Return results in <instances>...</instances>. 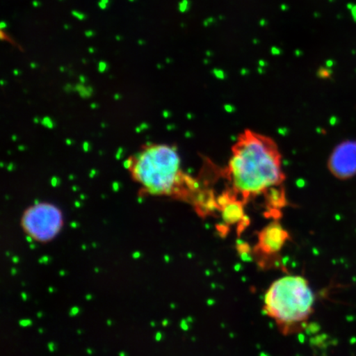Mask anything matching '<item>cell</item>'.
Masks as SVG:
<instances>
[{"instance_id":"obj_1","label":"cell","mask_w":356,"mask_h":356,"mask_svg":"<svg viewBox=\"0 0 356 356\" xmlns=\"http://www.w3.org/2000/svg\"><path fill=\"white\" fill-rule=\"evenodd\" d=\"M226 175L244 202L278 188L286 179L278 145L268 136L245 131L233 146Z\"/></svg>"},{"instance_id":"obj_2","label":"cell","mask_w":356,"mask_h":356,"mask_svg":"<svg viewBox=\"0 0 356 356\" xmlns=\"http://www.w3.org/2000/svg\"><path fill=\"white\" fill-rule=\"evenodd\" d=\"M127 168L145 193L186 200L193 204L203 190L182 171L175 147L151 145L129 160Z\"/></svg>"},{"instance_id":"obj_3","label":"cell","mask_w":356,"mask_h":356,"mask_svg":"<svg viewBox=\"0 0 356 356\" xmlns=\"http://www.w3.org/2000/svg\"><path fill=\"white\" fill-rule=\"evenodd\" d=\"M315 297L308 280L289 275L271 284L265 296V313L277 323L283 333L305 323L314 311Z\"/></svg>"},{"instance_id":"obj_4","label":"cell","mask_w":356,"mask_h":356,"mask_svg":"<svg viewBox=\"0 0 356 356\" xmlns=\"http://www.w3.org/2000/svg\"><path fill=\"white\" fill-rule=\"evenodd\" d=\"M22 225L25 232L40 242L54 238L63 225V216L54 204L38 203L26 210L22 216Z\"/></svg>"},{"instance_id":"obj_5","label":"cell","mask_w":356,"mask_h":356,"mask_svg":"<svg viewBox=\"0 0 356 356\" xmlns=\"http://www.w3.org/2000/svg\"><path fill=\"white\" fill-rule=\"evenodd\" d=\"M327 168L332 175L345 181L356 176V140L338 144L328 159Z\"/></svg>"},{"instance_id":"obj_6","label":"cell","mask_w":356,"mask_h":356,"mask_svg":"<svg viewBox=\"0 0 356 356\" xmlns=\"http://www.w3.org/2000/svg\"><path fill=\"white\" fill-rule=\"evenodd\" d=\"M289 239L287 230L278 221L271 222L258 233V242L254 252L264 257L277 256Z\"/></svg>"},{"instance_id":"obj_7","label":"cell","mask_w":356,"mask_h":356,"mask_svg":"<svg viewBox=\"0 0 356 356\" xmlns=\"http://www.w3.org/2000/svg\"><path fill=\"white\" fill-rule=\"evenodd\" d=\"M216 200L225 224L226 225H238V233L243 232L250 222L245 215L243 200L238 199L232 190L222 193Z\"/></svg>"},{"instance_id":"obj_8","label":"cell","mask_w":356,"mask_h":356,"mask_svg":"<svg viewBox=\"0 0 356 356\" xmlns=\"http://www.w3.org/2000/svg\"><path fill=\"white\" fill-rule=\"evenodd\" d=\"M238 253L244 261H250L251 257L249 253L251 252V248L248 243H240L237 246Z\"/></svg>"},{"instance_id":"obj_9","label":"cell","mask_w":356,"mask_h":356,"mask_svg":"<svg viewBox=\"0 0 356 356\" xmlns=\"http://www.w3.org/2000/svg\"><path fill=\"white\" fill-rule=\"evenodd\" d=\"M191 3L189 0H181V1L178 3V11L181 13H185L190 10Z\"/></svg>"},{"instance_id":"obj_10","label":"cell","mask_w":356,"mask_h":356,"mask_svg":"<svg viewBox=\"0 0 356 356\" xmlns=\"http://www.w3.org/2000/svg\"><path fill=\"white\" fill-rule=\"evenodd\" d=\"M71 15L75 17V19H77L79 21H83L87 19V15H84L83 13L77 11V10H73L71 12Z\"/></svg>"},{"instance_id":"obj_11","label":"cell","mask_w":356,"mask_h":356,"mask_svg":"<svg viewBox=\"0 0 356 356\" xmlns=\"http://www.w3.org/2000/svg\"><path fill=\"white\" fill-rule=\"evenodd\" d=\"M213 22H215V19H213V17H210V19L204 21L203 25L204 26H206V28H207V26L213 24Z\"/></svg>"},{"instance_id":"obj_12","label":"cell","mask_w":356,"mask_h":356,"mask_svg":"<svg viewBox=\"0 0 356 356\" xmlns=\"http://www.w3.org/2000/svg\"><path fill=\"white\" fill-rule=\"evenodd\" d=\"M97 6L99 7L100 10H106V8H108V4H106L104 3H102V1H100L99 0V2L97 3Z\"/></svg>"},{"instance_id":"obj_13","label":"cell","mask_w":356,"mask_h":356,"mask_svg":"<svg viewBox=\"0 0 356 356\" xmlns=\"http://www.w3.org/2000/svg\"><path fill=\"white\" fill-rule=\"evenodd\" d=\"M84 35H86L87 38H90L95 35V32H93L92 30H87L86 32L84 33Z\"/></svg>"},{"instance_id":"obj_14","label":"cell","mask_w":356,"mask_h":356,"mask_svg":"<svg viewBox=\"0 0 356 356\" xmlns=\"http://www.w3.org/2000/svg\"><path fill=\"white\" fill-rule=\"evenodd\" d=\"M271 53H273V55H280L282 51H280L279 48L273 47L271 48Z\"/></svg>"},{"instance_id":"obj_15","label":"cell","mask_w":356,"mask_h":356,"mask_svg":"<svg viewBox=\"0 0 356 356\" xmlns=\"http://www.w3.org/2000/svg\"><path fill=\"white\" fill-rule=\"evenodd\" d=\"M7 26H8V24L6 21L3 20L1 22H0V29H1V30L6 29H7Z\"/></svg>"},{"instance_id":"obj_16","label":"cell","mask_w":356,"mask_h":356,"mask_svg":"<svg viewBox=\"0 0 356 356\" xmlns=\"http://www.w3.org/2000/svg\"><path fill=\"white\" fill-rule=\"evenodd\" d=\"M33 6L34 8H38V7L41 6V3L38 1V0H34V1L33 2Z\"/></svg>"},{"instance_id":"obj_17","label":"cell","mask_w":356,"mask_h":356,"mask_svg":"<svg viewBox=\"0 0 356 356\" xmlns=\"http://www.w3.org/2000/svg\"><path fill=\"white\" fill-rule=\"evenodd\" d=\"M259 24L261 26H262V28H264V26H266L267 25V22L266 19H261L259 22Z\"/></svg>"},{"instance_id":"obj_18","label":"cell","mask_w":356,"mask_h":356,"mask_svg":"<svg viewBox=\"0 0 356 356\" xmlns=\"http://www.w3.org/2000/svg\"><path fill=\"white\" fill-rule=\"evenodd\" d=\"M280 8H282V11H286L289 10V6H286V4H282V6H280Z\"/></svg>"},{"instance_id":"obj_19","label":"cell","mask_w":356,"mask_h":356,"mask_svg":"<svg viewBox=\"0 0 356 356\" xmlns=\"http://www.w3.org/2000/svg\"><path fill=\"white\" fill-rule=\"evenodd\" d=\"M102 3H104L106 4H109L110 0H100Z\"/></svg>"},{"instance_id":"obj_20","label":"cell","mask_w":356,"mask_h":356,"mask_svg":"<svg viewBox=\"0 0 356 356\" xmlns=\"http://www.w3.org/2000/svg\"><path fill=\"white\" fill-rule=\"evenodd\" d=\"M115 39H117V41H121L122 37L121 35H117V37H115Z\"/></svg>"},{"instance_id":"obj_21","label":"cell","mask_w":356,"mask_h":356,"mask_svg":"<svg viewBox=\"0 0 356 356\" xmlns=\"http://www.w3.org/2000/svg\"><path fill=\"white\" fill-rule=\"evenodd\" d=\"M64 29H66V30H69V29H70V26H69V25L65 24V25L64 26Z\"/></svg>"},{"instance_id":"obj_22","label":"cell","mask_w":356,"mask_h":356,"mask_svg":"<svg viewBox=\"0 0 356 356\" xmlns=\"http://www.w3.org/2000/svg\"><path fill=\"white\" fill-rule=\"evenodd\" d=\"M138 43L143 44L145 42L143 41H142V40H139V42H138Z\"/></svg>"},{"instance_id":"obj_23","label":"cell","mask_w":356,"mask_h":356,"mask_svg":"<svg viewBox=\"0 0 356 356\" xmlns=\"http://www.w3.org/2000/svg\"><path fill=\"white\" fill-rule=\"evenodd\" d=\"M314 17H319L318 13H314Z\"/></svg>"},{"instance_id":"obj_24","label":"cell","mask_w":356,"mask_h":356,"mask_svg":"<svg viewBox=\"0 0 356 356\" xmlns=\"http://www.w3.org/2000/svg\"><path fill=\"white\" fill-rule=\"evenodd\" d=\"M89 51L93 52V51H95V50H93V48H90V49H89Z\"/></svg>"},{"instance_id":"obj_25","label":"cell","mask_w":356,"mask_h":356,"mask_svg":"<svg viewBox=\"0 0 356 356\" xmlns=\"http://www.w3.org/2000/svg\"><path fill=\"white\" fill-rule=\"evenodd\" d=\"M181 28H184L185 24H181Z\"/></svg>"},{"instance_id":"obj_26","label":"cell","mask_w":356,"mask_h":356,"mask_svg":"<svg viewBox=\"0 0 356 356\" xmlns=\"http://www.w3.org/2000/svg\"><path fill=\"white\" fill-rule=\"evenodd\" d=\"M129 1H130V2H135V1H136V0H129Z\"/></svg>"},{"instance_id":"obj_27","label":"cell","mask_w":356,"mask_h":356,"mask_svg":"<svg viewBox=\"0 0 356 356\" xmlns=\"http://www.w3.org/2000/svg\"><path fill=\"white\" fill-rule=\"evenodd\" d=\"M329 1H331V2H332V1H333V0H329Z\"/></svg>"},{"instance_id":"obj_28","label":"cell","mask_w":356,"mask_h":356,"mask_svg":"<svg viewBox=\"0 0 356 356\" xmlns=\"http://www.w3.org/2000/svg\"><path fill=\"white\" fill-rule=\"evenodd\" d=\"M60 1H63V0H60Z\"/></svg>"}]
</instances>
